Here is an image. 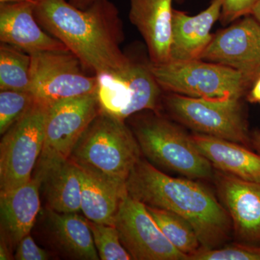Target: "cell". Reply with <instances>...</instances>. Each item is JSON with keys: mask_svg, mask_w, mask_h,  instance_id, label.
<instances>
[{"mask_svg": "<svg viewBox=\"0 0 260 260\" xmlns=\"http://www.w3.org/2000/svg\"><path fill=\"white\" fill-rule=\"evenodd\" d=\"M36 18L93 75L126 68L132 59L121 50L124 32L118 8L100 0L85 10L67 0H36Z\"/></svg>", "mask_w": 260, "mask_h": 260, "instance_id": "1", "label": "cell"}, {"mask_svg": "<svg viewBox=\"0 0 260 260\" xmlns=\"http://www.w3.org/2000/svg\"><path fill=\"white\" fill-rule=\"evenodd\" d=\"M189 178L170 177L140 159L126 181L127 194L147 206L174 212L194 229L201 247H221L232 223L226 209L208 188Z\"/></svg>", "mask_w": 260, "mask_h": 260, "instance_id": "2", "label": "cell"}, {"mask_svg": "<svg viewBox=\"0 0 260 260\" xmlns=\"http://www.w3.org/2000/svg\"><path fill=\"white\" fill-rule=\"evenodd\" d=\"M141 153L136 137L125 121L100 111L80 137L69 159L77 167L125 186Z\"/></svg>", "mask_w": 260, "mask_h": 260, "instance_id": "3", "label": "cell"}, {"mask_svg": "<svg viewBox=\"0 0 260 260\" xmlns=\"http://www.w3.org/2000/svg\"><path fill=\"white\" fill-rule=\"evenodd\" d=\"M133 132L142 153L152 164L191 179L213 177V166L200 153L190 135L157 112L140 119Z\"/></svg>", "mask_w": 260, "mask_h": 260, "instance_id": "4", "label": "cell"}, {"mask_svg": "<svg viewBox=\"0 0 260 260\" xmlns=\"http://www.w3.org/2000/svg\"><path fill=\"white\" fill-rule=\"evenodd\" d=\"M160 88L169 93L207 100L240 99L251 80L224 65L197 59L149 63Z\"/></svg>", "mask_w": 260, "mask_h": 260, "instance_id": "5", "label": "cell"}, {"mask_svg": "<svg viewBox=\"0 0 260 260\" xmlns=\"http://www.w3.org/2000/svg\"><path fill=\"white\" fill-rule=\"evenodd\" d=\"M50 104L34 99L19 120L3 135L0 143V190L6 191L31 180L45 141Z\"/></svg>", "mask_w": 260, "mask_h": 260, "instance_id": "6", "label": "cell"}, {"mask_svg": "<svg viewBox=\"0 0 260 260\" xmlns=\"http://www.w3.org/2000/svg\"><path fill=\"white\" fill-rule=\"evenodd\" d=\"M101 112L120 120L140 112H158L161 88L148 64L132 59L126 68L95 75Z\"/></svg>", "mask_w": 260, "mask_h": 260, "instance_id": "7", "label": "cell"}, {"mask_svg": "<svg viewBox=\"0 0 260 260\" xmlns=\"http://www.w3.org/2000/svg\"><path fill=\"white\" fill-rule=\"evenodd\" d=\"M164 103L176 120L196 133L244 146L251 143L240 99L207 100L170 93Z\"/></svg>", "mask_w": 260, "mask_h": 260, "instance_id": "8", "label": "cell"}, {"mask_svg": "<svg viewBox=\"0 0 260 260\" xmlns=\"http://www.w3.org/2000/svg\"><path fill=\"white\" fill-rule=\"evenodd\" d=\"M30 55V93L36 99L51 104L96 93V76L87 75L81 61L68 49Z\"/></svg>", "mask_w": 260, "mask_h": 260, "instance_id": "9", "label": "cell"}, {"mask_svg": "<svg viewBox=\"0 0 260 260\" xmlns=\"http://www.w3.org/2000/svg\"><path fill=\"white\" fill-rule=\"evenodd\" d=\"M99 112L96 93L51 104L39 169L68 160L80 137Z\"/></svg>", "mask_w": 260, "mask_h": 260, "instance_id": "10", "label": "cell"}, {"mask_svg": "<svg viewBox=\"0 0 260 260\" xmlns=\"http://www.w3.org/2000/svg\"><path fill=\"white\" fill-rule=\"evenodd\" d=\"M114 226L122 245L136 260H188L164 236L147 210L146 205L123 195Z\"/></svg>", "mask_w": 260, "mask_h": 260, "instance_id": "11", "label": "cell"}, {"mask_svg": "<svg viewBox=\"0 0 260 260\" xmlns=\"http://www.w3.org/2000/svg\"><path fill=\"white\" fill-rule=\"evenodd\" d=\"M201 60L224 65L252 81L260 75V23L246 16L213 36Z\"/></svg>", "mask_w": 260, "mask_h": 260, "instance_id": "12", "label": "cell"}, {"mask_svg": "<svg viewBox=\"0 0 260 260\" xmlns=\"http://www.w3.org/2000/svg\"><path fill=\"white\" fill-rule=\"evenodd\" d=\"M218 192L243 244L260 246V182L219 172Z\"/></svg>", "mask_w": 260, "mask_h": 260, "instance_id": "13", "label": "cell"}, {"mask_svg": "<svg viewBox=\"0 0 260 260\" xmlns=\"http://www.w3.org/2000/svg\"><path fill=\"white\" fill-rule=\"evenodd\" d=\"M173 0H129V19L141 34L150 62L171 60L173 41Z\"/></svg>", "mask_w": 260, "mask_h": 260, "instance_id": "14", "label": "cell"}, {"mask_svg": "<svg viewBox=\"0 0 260 260\" xmlns=\"http://www.w3.org/2000/svg\"><path fill=\"white\" fill-rule=\"evenodd\" d=\"M0 41L28 54L68 49L41 26L31 3L0 4Z\"/></svg>", "mask_w": 260, "mask_h": 260, "instance_id": "15", "label": "cell"}, {"mask_svg": "<svg viewBox=\"0 0 260 260\" xmlns=\"http://www.w3.org/2000/svg\"><path fill=\"white\" fill-rule=\"evenodd\" d=\"M221 10L222 0H212L207 9L194 16L174 10L170 61L200 59L213 39L210 30Z\"/></svg>", "mask_w": 260, "mask_h": 260, "instance_id": "16", "label": "cell"}, {"mask_svg": "<svg viewBox=\"0 0 260 260\" xmlns=\"http://www.w3.org/2000/svg\"><path fill=\"white\" fill-rule=\"evenodd\" d=\"M39 178L12 190L0 191L1 237L13 249L30 234L41 208Z\"/></svg>", "mask_w": 260, "mask_h": 260, "instance_id": "17", "label": "cell"}, {"mask_svg": "<svg viewBox=\"0 0 260 260\" xmlns=\"http://www.w3.org/2000/svg\"><path fill=\"white\" fill-rule=\"evenodd\" d=\"M200 153L219 172L260 182V155L244 145L210 135H190Z\"/></svg>", "mask_w": 260, "mask_h": 260, "instance_id": "18", "label": "cell"}, {"mask_svg": "<svg viewBox=\"0 0 260 260\" xmlns=\"http://www.w3.org/2000/svg\"><path fill=\"white\" fill-rule=\"evenodd\" d=\"M36 177L40 179L49 209L60 213L81 211L79 170L70 159L38 169Z\"/></svg>", "mask_w": 260, "mask_h": 260, "instance_id": "19", "label": "cell"}, {"mask_svg": "<svg viewBox=\"0 0 260 260\" xmlns=\"http://www.w3.org/2000/svg\"><path fill=\"white\" fill-rule=\"evenodd\" d=\"M81 183V211L98 223L114 225L116 214L126 186L114 184L78 167Z\"/></svg>", "mask_w": 260, "mask_h": 260, "instance_id": "20", "label": "cell"}, {"mask_svg": "<svg viewBox=\"0 0 260 260\" xmlns=\"http://www.w3.org/2000/svg\"><path fill=\"white\" fill-rule=\"evenodd\" d=\"M49 229L58 249L73 259L98 260L88 220L78 213H60L49 210Z\"/></svg>", "mask_w": 260, "mask_h": 260, "instance_id": "21", "label": "cell"}, {"mask_svg": "<svg viewBox=\"0 0 260 260\" xmlns=\"http://www.w3.org/2000/svg\"><path fill=\"white\" fill-rule=\"evenodd\" d=\"M146 207L162 234L178 250L189 256L201 247L194 229L185 219L169 210Z\"/></svg>", "mask_w": 260, "mask_h": 260, "instance_id": "22", "label": "cell"}, {"mask_svg": "<svg viewBox=\"0 0 260 260\" xmlns=\"http://www.w3.org/2000/svg\"><path fill=\"white\" fill-rule=\"evenodd\" d=\"M30 55L18 48L1 43L0 90L30 92Z\"/></svg>", "mask_w": 260, "mask_h": 260, "instance_id": "23", "label": "cell"}, {"mask_svg": "<svg viewBox=\"0 0 260 260\" xmlns=\"http://www.w3.org/2000/svg\"><path fill=\"white\" fill-rule=\"evenodd\" d=\"M88 223L101 259H133L121 244L119 233L114 225L98 223L89 220Z\"/></svg>", "mask_w": 260, "mask_h": 260, "instance_id": "24", "label": "cell"}, {"mask_svg": "<svg viewBox=\"0 0 260 260\" xmlns=\"http://www.w3.org/2000/svg\"><path fill=\"white\" fill-rule=\"evenodd\" d=\"M35 97L30 92H0V134L3 135L26 112Z\"/></svg>", "mask_w": 260, "mask_h": 260, "instance_id": "25", "label": "cell"}, {"mask_svg": "<svg viewBox=\"0 0 260 260\" xmlns=\"http://www.w3.org/2000/svg\"><path fill=\"white\" fill-rule=\"evenodd\" d=\"M188 260H260V246L240 244L215 249L200 247L188 256Z\"/></svg>", "mask_w": 260, "mask_h": 260, "instance_id": "26", "label": "cell"}, {"mask_svg": "<svg viewBox=\"0 0 260 260\" xmlns=\"http://www.w3.org/2000/svg\"><path fill=\"white\" fill-rule=\"evenodd\" d=\"M256 0H222L220 18L225 23L251 13Z\"/></svg>", "mask_w": 260, "mask_h": 260, "instance_id": "27", "label": "cell"}, {"mask_svg": "<svg viewBox=\"0 0 260 260\" xmlns=\"http://www.w3.org/2000/svg\"><path fill=\"white\" fill-rule=\"evenodd\" d=\"M50 257L49 252L39 247L30 234L23 238L15 247L14 258L17 260H47Z\"/></svg>", "mask_w": 260, "mask_h": 260, "instance_id": "28", "label": "cell"}, {"mask_svg": "<svg viewBox=\"0 0 260 260\" xmlns=\"http://www.w3.org/2000/svg\"><path fill=\"white\" fill-rule=\"evenodd\" d=\"M0 259L1 260H8L13 259V256H12V249L13 248L10 246L8 242L4 239L1 237L0 239Z\"/></svg>", "mask_w": 260, "mask_h": 260, "instance_id": "29", "label": "cell"}, {"mask_svg": "<svg viewBox=\"0 0 260 260\" xmlns=\"http://www.w3.org/2000/svg\"><path fill=\"white\" fill-rule=\"evenodd\" d=\"M70 4L81 10H85L100 0H68Z\"/></svg>", "mask_w": 260, "mask_h": 260, "instance_id": "30", "label": "cell"}, {"mask_svg": "<svg viewBox=\"0 0 260 260\" xmlns=\"http://www.w3.org/2000/svg\"><path fill=\"white\" fill-rule=\"evenodd\" d=\"M249 98L251 102H260V75L253 85Z\"/></svg>", "mask_w": 260, "mask_h": 260, "instance_id": "31", "label": "cell"}, {"mask_svg": "<svg viewBox=\"0 0 260 260\" xmlns=\"http://www.w3.org/2000/svg\"><path fill=\"white\" fill-rule=\"evenodd\" d=\"M251 15L260 23V0H256Z\"/></svg>", "mask_w": 260, "mask_h": 260, "instance_id": "32", "label": "cell"}, {"mask_svg": "<svg viewBox=\"0 0 260 260\" xmlns=\"http://www.w3.org/2000/svg\"><path fill=\"white\" fill-rule=\"evenodd\" d=\"M251 143L255 149L256 153L260 155V133H257L253 137L252 139L251 140Z\"/></svg>", "mask_w": 260, "mask_h": 260, "instance_id": "33", "label": "cell"}, {"mask_svg": "<svg viewBox=\"0 0 260 260\" xmlns=\"http://www.w3.org/2000/svg\"><path fill=\"white\" fill-rule=\"evenodd\" d=\"M36 0H0V4L2 3H35Z\"/></svg>", "mask_w": 260, "mask_h": 260, "instance_id": "34", "label": "cell"}, {"mask_svg": "<svg viewBox=\"0 0 260 260\" xmlns=\"http://www.w3.org/2000/svg\"><path fill=\"white\" fill-rule=\"evenodd\" d=\"M178 1H179V2H182L183 0H178Z\"/></svg>", "mask_w": 260, "mask_h": 260, "instance_id": "35", "label": "cell"}, {"mask_svg": "<svg viewBox=\"0 0 260 260\" xmlns=\"http://www.w3.org/2000/svg\"><path fill=\"white\" fill-rule=\"evenodd\" d=\"M259 76H258V77H259Z\"/></svg>", "mask_w": 260, "mask_h": 260, "instance_id": "36", "label": "cell"}]
</instances>
